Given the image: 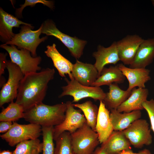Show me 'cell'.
<instances>
[{"instance_id":"obj_29","label":"cell","mask_w":154,"mask_h":154,"mask_svg":"<svg viewBox=\"0 0 154 154\" xmlns=\"http://www.w3.org/2000/svg\"><path fill=\"white\" fill-rule=\"evenodd\" d=\"M54 126L42 127V154H54Z\"/></svg>"},{"instance_id":"obj_34","label":"cell","mask_w":154,"mask_h":154,"mask_svg":"<svg viewBox=\"0 0 154 154\" xmlns=\"http://www.w3.org/2000/svg\"><path fill=\"white\" fill-rule=\"evenodd\" d=\"M119 154H151V153L149 149H145L138 153L133 152L131 149L124 150Z\"/></svg>"},{"instance_id":"obj_1","label":"cell","mask_w":154,"mask_h":154,"mask_svg":"<svg viewBox=\"0 0 154 154\" xmlns=\"http://www.w3.org/2000/svg\"><path fill=\"white\" fill-rule=\"evenodd\" d=\"M54 69L47 68L40 72L24 75L21 80L15 102L21 106L24 112L42 102L49 82L54 78Z\"/></svg>"},{"instance_id":"obj_23","label":"cell","mask_w":154,"mask_h":154,"mask_svg":"<svg viewBox=\"0 0 154 154\" xmlns=\"http://www.w3.org/2000/svg\"><path fill=\"white\" fill-rule=\"evenodd\" d=\"M102 144L107 154H119L123 151L131 149V144L122 131H114L106 141Z\"/></svg>"},{"instance_id":"obj_33","label":"cell","mask_w":154,"mask_h":154,"mask_svg":"<svg viewBox=\"0 0 154 154\" xmlns=\"http://www.w3.org/2000/svg\"><path fill=\"white\" fill-rule=\"evenodd\" d=\"M13 123L11 121H2L0 122V133H4L7 132L11 127Z\"/></svg>"},{"instance_id":"obj_20","label":"cell","mask_w":154,"mask_h":154,"mask_svg":"<svg viewBox=\"0 0 154 154\" xmlns=\"http://www.w3.org/2000/svg\"><path fill=\"white\" fill-rule=\"evenodd\" d=\"M46 48L44 53L51 59L60 76L66 77L65 75L68 74L70 80L74 79L72 74L73 64L59 52L56 48V45L54 43L52 45H48Z\"/></svg>"},{"instance_id":"obj_2","label":"cell","mask_w":154,"mask_h":154,"mask_svg":"<svg viewBox=\"0 0 154 154\" xmlns=\"http://www.w3.org/2000/svg\"><path fill=\"white\" fill-rule=\"evenodd\" d=\"M66 109V103L50 106L42 102L25 112L23 118L30 123L42 127H54L63 121Z\"/></svg>"},{"instance_id":"obj_4","label":"cell","mask_w":154,"mask_h":154,"mask_svg":"<svg viewBox=\"0 0 154 154\" xmlns=\"http://www.w3.org/2000/svg\"><path fill=\"white\" fill-rule=\"evenodd\" d=\"M71 138L76 154H93L100 143L97 133L86 123L71 134Z\"/></svg>"},{"instance_id":"obj_28","label":"cell","mask_w":154,"mask_h":154,"mask_svg":"<svg viewBox=\"0 0 154 154\" xmlns=\"http://www.w3.org/2000/svg\"><path fill=\"white\" fill-rule=\"evenodd\" d=\"M55 141L54 154H76L71 144V133L69 132H63Z\"/></svg>"},{"instance_id":"obj_15","label":"cell","mask_w":154,"mask_h":154,"mask_svg":"<svg viewBox=\"0 0 154 154\" xmlns=\"http://www.w3.org/2000/svg\"><path fill=\"white\" fill-rule=\"evenodd\" d=\"M93 56L96 59L94 65L98 70L99 76L106 65L115 64L120 61L116 42H114L110 46L107 48L99 45L97 51L93 53Z\"/></svg>"},{"instance_id":"obj_16","label":"cell","mask_w":154,"mask_h":154,"mask_svg":"<svg viewBox=\"0 0 154 154\" xmlns=\"http://www.w3.org/2000/svg\"><path fill=\"white\" fill-rule=\"evenodd\" d=\"M95 131L98 135L100 143L106 141L114 131L110 117V110L103 101H100Z\"/></svg>"},{"instance_id":"obj_18","label":"cell","mask_w":154,"mask_h":154,"mask_svg":"<svg viewBox=\"0 0 154 154\" xmlns=\"http://www.w3.org/2000/svg\"><path fill=\"white\" fill-rule=\"evenodd\" d=\"M149 90L146 88H134L128 98L117 109L120 112H129L144 109L143 103L147 100Z\"/></svg>"},{"instance_id":"obj_7","label":"cell","mask_w":154,"mask_h":154,"mask_svg":"<svg viewBox=\"0 0 154 154\" xmlns=\"http://www.w3.org/2000/svg\"><path fill=\"white\" fill-rule=\"evenodd\" d=\"M42 127L39 125L30 123L20 124L13 122L10 129L0 135L9 145L14 147L22 142L38 138L41 134Z\"/></svg>"},{"instance_id":"obj_6","label":"cell","mask_w":154,"mask_h":154,"mask_svg":"<svg viewBox=\"0 0 154 154\" xmlns=\"http://www.w3.org/2000/svg\"><path fill=\"white\" fill-rule=\"evenodd\" d=\"M65 80L67 85L62 87V92L59 98L70 96L73 98L72 102H76L87 98L103 101L106 96V93L100 87L85 86L74 79L69 80L66 78Z\"/></svg>"},{"instance_id":"obj_12","label":"cell","mask_w":154,"mask_h":154,"mask_svg":"<svg viewBox=\"0 0 154 154\" xmlns=\"http://www.w3.org/2000/svg\"><path fill=\"white\" fill-rule=\"evenodd\" d=\"M137 35H127L116 42L120 61L124 65H130L133 62L140 45L144 40Z\"/></svg>"},{"instance_id":"obj_36","label":"cell","mask_w":154,"mask_h":154,"mask_svg":"<svg viewBox=\"0 0 154 154\" xmlns=\"http://www.w3.org/2000/svg\"><path fill=\"white\" fill-rule=\"evenodd\" d=\"M0 87H2L6 82H5V78L2 75L0 76Z\"/></svg>"},{"instance_id":"obj_10","label":"cell","mask_w":154,"mask_h":154,"mask_svg":"<svg viewBox=\"0 0 154 154\" xmlns=\"http://www.w3.org/2000/svg\"><path fill=\"white\" fill-rule=\"evenodd\" d=\"M122 131L131 145L135 148H141L152 143L149 125L145 119L140 118L136 120Z\"/></svg>"},{"instance_id":"obj_17","label":"cell","mask_w":154,"mask_h":154,"mask_svg":"<svg viewBox=\"0 0 154 154\" xmlns=\"http://www.w3.org/2000/svg\"><path fill=\"white\" fill-rule=\"evenodd\" d=\"M154 59V38L144 39L140 45L132 62L131 68H146Z\"/></svg>"},{"instance_id":"obj_22","label":"cell","mask_w":154,"mask_h":154,"mask_svg":"<svg viewBox=\"0 0 154 154\" xmlns=\"http://www.w3.org/2000/svg\"><path fill=\"white\" fill-rule=\"evenodd\" d=\"M109 86V91L106 93L103 102L108 110H117L129 96L131 90H122L117 83L112 84Z\"/></svg>"},{"instance_id":"obj_14","label":"cell","mask_w":154,"mask_h":154,"mask_svg":"<svg viewBox=\"0 0 154 154\" xmlns=\"http://www.w3.org/2000/svg\"><path fill=\"white\" fill-rule=\"evenodd\" d=\"M72 74L75 80L86 86H91L99 76L94 65L84 63L78 60L73 64Z\"/></svg>"},{"instance_id":"obj_38","label":"cell","mask_w":154,"mask_h":154,"mask_svg":"<svg viewBox=\"0 0 154 154\" xmlns=\"http://www.w3.org/2000/svg\"><path fill=\"white\" fill-rule=\"evenodd\" d=\"M151 2L153 6L154 7V0H151Z\"/></svg>"},{"instance_id":"obj_21","label":"cell","mask_w":154,"mask_h":154,"mask_svg":"<svg viewBox=\"0 0 154 154\" xmlns=\"http://www.w3.org/2000/svg\"><path fill=\"white\" fill-rule=\"evenodd\" d=\"M110 117L114 131H123L133 122L141 117V110L129 112H120L116 109L110 110Z\"/></svg>"},{"instance_id":"obj_30","label":"cell","mask_w":154,"mask_h":154,"mask_svg":"<svg viewBox=\"0 0 154 154\" xmlns=\"http://www.w3.org/2000/svg\"><path fill=\"white\" fill-rule=\"evenodd\" d=\"M38 3H41L51 9L54 8V4L53 1L46 0H25L24 3L20 5L21 7L17 9L15 14L17 17L21 18L22 17V12L24 9L26 7H33Z\"/></svg>"},{"instance_id":"obj_37","label":"cell","mask_w":154,"mask_h":154,"mask_svg":"<svg viewBox=\"0 0 154 154\" xmlns=\"http://www.w3.org/2000/svg\"><path fill=\"white\" fill-rule=\"evenodd\" d=\"M0 154H13V152L9 150H3L0 151Z\"/></svg>"},{"instance_id":"obj_19","label":"cell","mask_w":154,"mask_h":154,"mask_svg":"<svg viewBox=\"0 0 154 154\" xmlns=\"http://www.w3.org/2000/svg\"><path fill=\"white\" fill-rule=\"evenodd\" d=\"M21 25H31L20 20L0 7V36L2 40L6 42L10 40L15 34L13 32V28L19 27Z\"/></svg>"},{"instance_id":"obj_27","label":"cell","mask_w":154,"mask_h":154,"mask_svg":"<svg viewBox=\"0 0 154 154\" xmlns=\"http://www.w3.org/2000/svg\"><path fill=\"white\" fill-rule=\"evenodd\" d=\"M42 149V143L37 138L19 143L13 152V154H40Z\"/></svg>"},{"instance_id":"obj_5","label":"cell","mask_w":154,"mask_h":154,"mask_svg":"<svg viewBox=\"0 0 154 154\" xmlns=\"http://www.w3.org/2000/svg\"><path fill=\"white\" fill-rule=\"evenodd\" d=\"M0 47L7 51L11 61L20 68L24 75L41 70V67L39 66L42 60L40 56H32L29 51L24 49H19L14 45L3 44Z\"/></svg>"},{"instance_id":"obj_31","label":"cell","mask_w":154,"mask_h":154,"mask_svg":"<svg viewBox=\"0 0 154 154\" xmlns=\"http://www.w3.org/2000/svg\"><path fill=\"white\" fill-rule=\"evenodd\" d=\"M144 109L147 112L151 124V129L154 133V100H147L142 104Z\"/></svg>"},{"instance_id":"obj_8","label":"cell","mask_w":154,"mask_h":154,"mask_svg":"<svg viewBox=\"0 0 154 154\" xmlns=\"http://www.w3.org/2000/svg\"><path fill=\"white\" fill-rule=\"evenodd\" d=\"M42 33L47 36H53L60 40L68 49L72 55L79 58L83 54L86 43V41L76 37H72L60 31L52 20H47L42 24Z\"/></svg>"},{"instance_id":"obj_9","label":"cell","mask_w":154,"mask_h":154,"mask_svg":"<svg viewBox=\"0 0 154 154\" xmlns=\"http://www.w3.org/2000/svg\"><path fill=\"white\" fill-rule=\"evenodd\" d=\"M7 68L8 78L0 91L1 107L16 99L20 82L24 75L20 68L11 60H8Z\"/></svg>"},{"instance_id":"obj_25","label":"cell","mask_w":154,"mask_h":154,"mask_svg":"<svg viewBox=\"0 0 154 154\" xmlns=\"http://www.w3.org/2000/svg\"><path fill=\"white\" fill-rule=\"evenodd\" d=\"M72 104L74 107L78 108L83 112L87 124L95 131L99 107L90 100L81 104Z\"/></svg>"},{"instance_id":"obj_35","label":"cell","mask_w":154,"mask_h":154,"mask_svg":"<svg viewBox=\"0 0 154 154\" xmlns=\"http://www.w3.org/2000/svg\"><path fill=\"white\" fill-rule=\"evenodd\" d=\"M93 154H107V153L104 146L102 144L100 147H98L96 149Z\"/></svg>"},{"instance_id":"obj_11","label":"cell","mask_w":154,"mask_h":154,"mask_svg":"<svg viewBox=\"0 0 154 154\" xmlns=\"http://www.w3.org/2000/svg\"><path fill=\"white\" fill-rule=\"evenodd\" d=\"M66 103L67 109L65 118L61 123L54 127L53 138L54 141L63 132L67 131L72 133L86 123V119L80 110L75 109L70 101H67Z\"/></svg>"},{"instance_id":"obj_3","label":"cell","mask_w":154,"mask_h":154,"mask_svg":"<svg viewBox=\"0 0 154 154\" xmlns=\"http://www.w3.org/2000/svg\"><path fill=\"white\" fill-rule=\"evenodd\" d=\"M19 32L15 34L13 38L5 43V45H14L18 49H24L29 51L32 56H37L36 49L38 45L47 38V36L40 38L42 33V25L37 30H32L31 25H23Z\"/></svg>"},{"instance_id":"obj_26","label":"cell","mask_w":154,"mask_h":154,"mask_svg":"<svg viewBox=\"0 0 154 154\" xmlns=\"http://www.w3.org/2000/svg\"><path fill=\"white\" fill-rule=\"evenodd\" d=\"M24 111L20 105L13 101L5 108H3L0 113V121L13 122L23 118Z\"/></svg>"},{"instance_id":"obj_32","label":"cell","mask_w":154,"mask_h":154,"mask_svg":"<svg viewBox=\"0 0 154 154\" xmlns=\"http://www.w3.org/2000/svg\"><path fill=\"white\" fill-rule=\"evenodd\" d=\"M7 55V53H0V76L5 73V70L7 68L8 60L6 59Z\"/></svg>"},{"instance_id":"obj_24","label":"cell","mask_w":154,"mask_h":154,"mask_svg":"<svg viewBox=\"0 0 154 154\" xmlns=\"http://www.w3.org/2000/svg\"><path fill=\"white\" fill-rule=\"evenodd\" d=\"M125 77L117 65L104 67L100 76L93 83L91 86L100 87L110 86L113 83H121L124 81Z\"/></svg>"},{"instance_id":"obj_13","label":"cell","mask_w":154,"mask_h":154,"mask_svg":"<svg viewBox=\"0 0 154 154\" xmlns=\"http://www.w3.org/2000/svg\"><path fill=\"white\" fill-rule=\"evenodd\" d=\"M129 82L127 89L131 90L136 87L145 88V84L151 79L150 70L146 68H131L123 64L117 65Z\"/></svg>"}]
</instances>
